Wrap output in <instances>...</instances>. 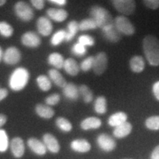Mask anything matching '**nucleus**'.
Instances as JSON below:
<instances>
[{"instance_id":"nucleus-1","label":"nucleus","mask_w":159,"mask_h":159,"mask_svg":"<svg viewBox=\"0 0 159 159\" xmlns=\"http://www.w3.org/2000/svg\"><path fill=\"white\" fill-rule=\"evenodd\" d=\"M143 50L149 64L159 66V39L152 35H146L143 39Z\"/></svg>"},{"instance_id":"nucleus-2","label":"nucleus","mask_w":159,"mask_h":159,"mask_svg":"<svg viewBox=\"0 0 159 159\" xmlns=\"http://www.w3.org/2000/svg\"><path fill=\"white\" fill-rule=\"evenodd\" d=\"M30 78V73L27 69L19 67L13 71L9 78V86L13 91H19L25 88Z\"/></svg>"},{"instance_id":"nucleus-3","label":"nucleus","mask_w":159,"mask_h":159,"mask_svg":"<svg viewBox=\"0 0 159 159\" xmlns=\"http://www.w3.org/2000/svg\"><path fill=\"white\" fill-rule=\"evenodd\" d=\"M91 18L96 21L97 27L103 29L107 26L114 23V20H113L112 16L109 13V11L104 7L98 5H94L90 10Z\"/></svg>"},{"instance_id":"nucleus-4","label":"nucleus","mask_w":159,"mask_h":159,"mask_svg":"<svg viewBox=\"0 0 159 159\" xmlns=\"http://www.w3.org/2000/svg\"><path fill=\"white\" fill-rule=\"evenodd\" d=\"M114 25L121 34L130 36L134 35L136 31L134 25L125 16H119L115 18Z\"/></svg>"},{"instance_id":"nucleus-5","label":"nucleus","mask_w":159,"mask_h":159,"mask_svg":"<svg viewBox=\"0 0 159 159\" xmlns=\"http://www.w3.org/2000/svg\"><path fill=\"white\" fill-rule=\"evenodd\" d=\"M16 15L23 21H30L34 17V12L32 7L25 2L20 1L14 6Z\"/></svg>"},{"instance_id":"nucleus-6","label":"nucleus","mask_w":159,"mask_h":159,"mask_svg":"<svg viewBox=\"0 0 159 159\" xmlns=\"http://www.w3.org/2000/svg\"><path fill=\"white\" fill-rule=\"evenodd\" d=\"M112 4L119 13L125 16L133 14L136 9L134 0H112Z\"/></svg>"},{"instance_id":"nucleus-7","label":"nucleus","mask_w":159,"mask_h":159,"mask_svg":"<svg viewBox=\"0 0 159 159\" xmlns=\"http://www.w3.org/2000/svg\"><path fill=\"white\" fill-rule=\"evenodd\" d=\"M108 56L104 52H100L97 53L94 57V66H93V70L97 75H102L106 71L108 67Z\"/></svg>"},{"instance_id":"nucleus-8","label":"nucleus","mask_w":159,"mask_h":159,"mask_svg":"<svg viewBox=\"0 0 159 159\" xmlns=\"http://www.w3.org/2000/svg\"><path fill=\"white\" fill-rule=\"evenodd\" d=\"M21 55L19 49L15 47H11L5 51L3 61L6 64L15 65L21 61Z\"/></svg>"},{"instance_id":"nucleus-9","label":"nucleus","mask_w":159,"mask_h":159,"mask_svg":"<svg viewBox=\"0 0 159 159\" xmlns=\"http://www.w3.org/2000/svg\"><path fill=\"white\" fill-rule=\"evenodd\" d=\"M103 37L107 41H110L111 43H117L120 41L122 38V34L120 33L115 26L114 23L107 26L102 29Z\"/></svg>"},{"instance_id":"nucleus-10","label":"nucleus","mask_w":159,"mask_h":159,"mask_svg":"<svg viewBox=\"0 0 159 159\" xmlns=\"http://www.w3.org/2000/svg\"><path fill=\"white\" fill-rule=\"evenodd\" d=\"M21 43L24 46L30 48H36L41 44V40L39 35L35 32H26L21 36Z\"/></svg>"},{"instance_id":"nucleus-11","label":"nucleus","mask_w":159,"mask_h":159,"mask_svg":"<svg viewBox=\"0 0 159 159\" xmlns=\"http://www.w3.org/2000/svg\"><path fill=\"white\" fill-rule=\"evenodd\" d=\"M97 142L99 148L105 152H111V151L114 150L116 145L114 139L112 137L108 136V134H105L99 135L97 139Z\"/></svg>"},{"instance_id":"nucleus-12","label":"nucleus","mask_w":159,"mask_h":159,"mask_svg":"<svg viewBox=\"0 0 159 159\" xmlns=\"http://www.w3.org/2000/svg\"><path fill=\"white\" fill-rule=\"evenodd\" d=\"M37 30L43 36H48L52 33L53 29L52 21L47 17H40L37 20Z\"/></svg>"},{"instance_id":"nucleus-13","label":"nucleus","mask_w":159,"mask_h":159,"mask_svg":"<svg viewBox=\"0 0 159 159\" xmlns=\"http://www.w3.org/2000/svg\"><path fill=\"white\" fill-rule=\"evenodd\" d=\"M11 149L12 153L16 158H19L22 157L25 150V144H24L22 139L19 137H16L12 139L11 142Z\"/></svg>"},{"instance_id":"nucleus-14","label":"nucleus","mask_w":159,"mask_h":159,"mask_svg":"<svg viewBox=\"0 0 159 159\" xmlns=\"http://www.w3.org/2000/svg\"><path fill=\"white\" fill-rule=\"evenodd\" d=\"M43 144L47 149L52 153H57L60 150V145L57 139L50 134H46L43 136Z\"/></svg>"},{"instance_id":"nucleus-15","label":"nucleus","mask_w":159,"mask_h":159,"mask_svg":"<svg viewBox=\"0 0 159 159\" xmlns=\"http://www.w3.org/2000/svg\"><path fill=\"white\" fill-rule=\"evenodd\" d=\"M27 145L33 152L39 156H43L47 152V148H46L45 144L35 138H30L28 139Z\"/></svg>"},{"instance_id":"nucleus-16","label":"nucleus","mask_w":159,"mask_h":159,"mask_svg":"<svg viewBox=\"0 0 159 159\" xmlns=\"http://www.w3.org/2000/svg\"><path fill=\"white\" fill-rule=\"evenodd\" d=\"M47 14L49 19L56 22H62L68 17V13L64 9L49 8L47 10Z\"/></svg>"},{"instance_id":"nucleus-17","label":"nucleus","mask_w":159,"mask_h":159,"mask_svg":"<svg viewBox=\"0 0 159 159\" xmlns=\"http://www.w3.org/2000/svg\"><path fill=\"white\" fill-rule=\"evenodd\" d=\"M63 93L67 99L71 100H77L80 96L79 88L72 83H67L65 87H63Z\"/></svg>"},{"instance_id":"nucleus-18","label":"nucleus","mask_w":159,"mask_h":159,"mask_svg":"<svg viewBox=\"0 0 159 159\" xmlns=\"http://www.w3.org/2000/svg\"><path fill=\"white\" fill-rule=\"evenodd\" d=\"M80 66L75 59L68 58L65 60L63 64V69L67 74L71 76H77L80 71Z\"/></svg>"},{"instance_id":"nucleus-19","label":"nucleus","mask_w":159,"mask_h":159,"mask_svg":"<svg viewBox=\"0 0 159 159\" xmlns=\"http://www.w3.org/2000/svg\"><path fill=\"white\" fill-rule=\"evenodd\" d=\"M145 67L144 60L140 55H135L131 57L130 61V68L134 73H141L144 71Z\"/></svg>"},{"instance_id":"nucleus-20","label":"nucleus","mask_w":159,"mask_h":159,"mask_svg":"<svg viewBox=\"0 0 159 159\" xmlns=\"http://www.w3.org/2000/svg\"><path fill=\"white\" fill-rule=\"evenodd\" d=\"M71 148L77 152H87L91 150V144L85 139H75L71 143Z\"/></svg>"},{"instance_id":"nucleus-21","label":"nucleus","mask_w":159,"mask_h":159,"mask_svg":"<svg viewBox=\"0 0 159 159\" xmlns=\"http://www.w3.org/2000/svg\"><path fill=\"white\" fill-rule=\"evenodd\" d=\"M48 75L52 82L54 83L55 85H56L57 86L60 87V88H63L67 84L64 77H63V75L56 69H49L48 71Z\"/></svg>"},{"instance_id":"nucleus-22","label":"nucleus","mask_w":159,"mask_h":159,"mask_svg":"<svg viewBox=\"0 0 159 159\" xmlns=\"http://www.w3.org/2000/svg\"><path fill=\"white\" fill-rule=\"evenodd\" d=\"M132 125L130 122H126L115 128L114 130V136L118 139L125 138L128 136L132 131Z\"/></svg>"},{"instance_id":"nucleus-23","label":"nucleus","mask_w":159,"mask_h":159,"mask_svg":"<svg viewBox=\"0 0 159 159\" xmlns=\"http://www.w3.org/2000/svg\"><path fill=\"white\" fill-rule=\"evenodd\" d=\"M102 125V122L97 117H88L82 121L80 127L83 130H89L91 129H97Z\"/></svg>"},{"instance_id":"nucleus-24","label":"nucleus","mask_w":159,"mask_h":159,"mask_svg":"<svg viewBox=\"0 0 159 159\" xmlns=\"http://www.w3.org/2000/svg\"><path fill=\"white\" fill-rule=\"evenodd\" d=\"M128 116L124 112H117L109 117L108 123L111 127H116L127 122Z\"/></svg>"},{"instance_id":"nucleus-25","label":"nucleus","mask_w":159,"mask_h":159,"mask_svg":"<svg viewBox=\"0 0 159 159\" xmlns=\"http://www.w3.org/2000/svg\"><path fill=\"white\" fill-rule=\"evenodd\" d=\"M35 112L40 117L43 119H50L54 116L55 111L49 105L38 104L35 106Z\"/></svg>"},{"instance_id":"nucleus-26","label":"nucleus","mask_w":159,"mask_h":159,"mask_svg":"<svg viewBox=\"0 0 159 159\" xmlns=\"http://www.w3.org/2000/svg\"><path fill=\"white\" fill-rule=\"evenodd\" d=\"M48 63L49 65L52 66L57 69H61L63 68V64H64L65 60L63 58V55L60 53L53 52L49 55L48 57Z\"/></svg>"},{"instance_id":"nucleus-27","label":"nucleus","mask_w":159,"mask_h":159,"mask_svg":"<svg viewBox=\"0 0 159 159\" xmlns=\"http://www.w3.org/2000/svg\"><path fill=\"white\" fill-rule=\"evenodd\" d=\"M79 30V23L77 21H71L67 25V30L66 31V41H70L74 39Z\"/></svg>"},{"instance_id":"nucleus-28","label":"nucleus","mask_w":159,"mask_h":159,"mask_svg":"<svg viewBox=\"0 0 159 159\" xmlns=\"http://www.w3.org/2000/svg\"><path fill=\"white\" fill-rule=\"evenodd\" d=\"M36 82L39 89L43 91H48L52 88L51 80L49 79V77L46 76V75H39L37 77Z\"/></svg>"},{"instance_id":"nucleus-29","label":"nucleus","mask_w":159,"mask_h":159,"mask_svg":"<svg viewBox=\"0 0 159 159\" xmlns=\"http://www.w3.org/2000/svg\"><path fill=\"white\" fill-rule=\"evenodd\" d=\"M94 110L99 114H104L107 111V100L103 96L97 97L94 102Z\"/></svg>"},{"instance_id":"nucleus-30","label":"nucleus","mask_w":159,"mask_h":159,"mask_svg":"<svg viewBox=\"0 0 159 159\" xmlns=\"http://www.w3.org/2000/svg\"><path fill=\"white\" fill-rule=\"evenodd\" d=\"M98 28L96 21L92 18L83 19L79 23V30L80 31H87Z\"/></svg>"},{"instance_id":"nucleus-31","label":"nucleus","mask_w":159,"mask_h":159,"mask_svg":"<svg viewBox=\"0 0 159 159\" xmlns=\"http://www.w3.org/2000/svg\"><path fill=\"white\" fill-rule=\"evenodd\" d=\"M80 94L82 95L83 101L85 103H89L93 100L92 91L86 85H81L79 87Z\"/></svg>"},{"instance_id":"nucleus-32","label":"nucleus","mask_w":159,"mask_h":159,"mask_svg":"<svg viewBox=\"0 0 159 159\" xmlns=\"http://www.w3.org/2000/svg\"><path fill=\"white\" fill-rule=\"evenodd\" d=\"M56 125L60 130L64 132H69L72 129V125L68 119L63 118V117H58L56 119Z\"/></svg>"},{"instance_id":"nucleus-33","label":"nucleus","mask_w":159,"mask_h":159,"mask_svg":"<svg viewBox=\"0 0 159 159\" xmlns=\"http://www.w3.org/2000/svg\"><path fill=\"white\" fill-rule=\"evenodd\" d=\"M66 33V32L65 30H60L57 31L51 39L50 43H52V45L58 46L59 44H61L63 41H65Z\"/></svg>"},{"instance_id":"nucleus-34","label":"nucleus","mask_w":159,"mask_h":159,"mask_svg":"<svg viewBox=\"0 0 159 159\" xmlns=\"http://www.w3.org/2000/svg\"><path fill=\"white\" fill-rule=\"evenodd\" d=\"M13 34V28L6 21H0V35L5 38H9Z\"/></svg>"},{"instance_id":"nucleus-35","label":"nucleus","mask_w":159,"mask_h":159,"mask_svg":"<svg viewBox=\"0 0 159 159\" xmlns=\"http://www.w3.org/2000/svg\"><path fill=\"white\" fill-rule=\"evenodd\" d=\"M145 125L150 130H159V116H152L149 117L145 122Z\"/></svg>"},{"instance_id":"nucleus-36","label":"nucleus","mask_w":159,"mask_h":159,"mask_svg":"<svg viewBox=\"0 0 159 159\" xmlns=\"http://www.w3.org/2000/svg\"><path fill=\"white\" fill-rule=\"evenodd\" d=\"M94 56H89L86 58H85L83 61L81 62L80 66V69L83 71H89L91 70V69H93V66H94Z\"/></svg>"},{"instance_id":"nucleus-37","label":"nucleus","mask_w":159,"mask_h":159,"mask_svg":"<svg viewBox=\"0 0 159 159\" xmlns=\"http://www.w3.org/2000/svg\"><path fill=\"white\" fill-rule=\"evenodd\" d=\"M71 52H72L75 55H76V56L82 57L83 55L86 54V47H85L84 45L77 42V43H75V44L72 47V48H71Z\"/></svg>"},{"instance_id":"nucleus-38","label":"nucleus","mask_w":159,"mask_h":159,"mask_svg":"<svg viewBox=\"0 0 159 159\" xmlns=\"http://www.w3.org/2000/svg\"><path fill=\"white\" fill-rule=\"evenodd\" d=\"M8 148V138L4 130H0V152H5Z\"/></svg>"},{"instance_id":"nucleus-39","label":"nucleus","mask_w":159,"mask_h":159,"mask_svg":"<svg viewBox=\"0 0 159 159\" xmlns=\"http://www.w3.org/2000/svg\"><path fill=\"white\" fill-rule=\"evenodd\" d=\"M78 43L84 45L85 47H91L95 43L94 39L89 35H82L78 38Z\"/></svg>"},{"instance_id":"nucleus-40","label":"nucleus","mask_w":159,"mask_h":159,"mask_svg":"<svg viewBox=\"0 0 159 159\" xmlns=\"http://www.w3.org/2000/svg\"><path fill=\"white\" fill-rule=\"evenodd\" d=\"M60 99H61V97L58 94H53L52 95H49L45 99V102L47 105H55L59 102Z\"/></svg>"},{"instance_id":"nucleus-41","label":"nucleus","mask_w":159,"mask_h":159,"mask_svg":"<svg viewBox=\"0 0 159 159\" xmlns=\"http://www.w3.org/2000/svg\"><path fill=\"white\" fill-rule=\"evenodd\" d=\"M145 6L152 10H156L159 7V0H143Z\"/></svg>"},{"instance_id":"nucleus-42","label":"nucleus","mask_w":159,"mask_h":159,"mask_svg":"<svg viewBox=\"0 0 159 159\" xmlns=\"http://www.w3.org/2000/svg\"><path fill=\"white\" fill-rule=\"evenodd\" d=\"M32 5L37 10H41L44 7L45 0H30Z\"/></svg>"},{"instance_id":"nucleus-43","label":"nucleus","mask_w":159,"mask_h":159,"mask_svg":"<svg viewBox=\"0 0 159 159\" xmlns=\"http://www.w3.org/2000/svg\"><path fill=\"white\" fill-rule=\"evenodd\" d=\"M152 92L155 97L159 101V80L155 83L152 85Z\"/></svg>"},{"instance_id":"nucleus-44","label":"nucleus","mask_w":159,"mask_h":159,"mask_svg":"<svg viewBox=\"0 0 159 159\" xmlns=\"http://www.w3.org/2000/svg\"><path fill=\"white\" fill-rule=\"evenodd\" d=\"M150 159H159V145L156 147L151 154Z\"/></svg>"},{"instance_id":"nucleus-45","label":"nucleus","mask_w":159,"mask_h":159,"mask_svg":"<svg viewBox=\"0 0 159 159\" xmlns=\"http://www.w3.org/2000/svg\"><path fill=\"white\" fill-rule=\"evenodd\" d=\"M8 95V91L6 89H0V101L3 100Z\"/></svg>"},{"instance_id":"nucleus-46","label":"nucleus","mask_w":159,"mask_h":159,"mask_svg":"<svg viewBox=\"0 0 159 159\" xmlns=\"http://www.w3.org/2000/svg\"><path fill=\"white\" fill-rule=\"evenodd\" d=\"M48 1L50 2L56 4V5H60V6L65 5L67 2L66 0H48Z\"/></svg>"},{"instance_id":"nucleus-47","label":"nucleus","mask_w":159,"mask_h":159,"mask_svg":"<svg viewBox=\"0 0 159 159\" xmlns=\"http://www.w3.org/2000/svg\"><path fill=\"white\" fill-rule=\"evenodd\" d=\"M6 122H7V116L5 115L0 114V128H2Z\"/></svg>"},{"instance_id":"nucleus-48","label":"nucleus","mask_w":159,"mask_h":159,"mask_svg":"<svg viewBox=\"0 0 159 159\" xmlns=\"http://www.w3.org/2000/svg\"><path fill=\"white\" fill-rule=\"evenodd\" d=\"M3 51H2V49L0 47V61H2V59L3 58Z\"/></svg>"},{"instance_id":"nucleus-49","label":"nucleus","mask_w":159,"mask_h":159,"mask_svg":"<svg viewBox=\"0 0 159 159\" xmlns=\"http://www.w3.org/2000/svg\"><path fill=\"white\" fill-rule=\"evenodd\" d=\"M7 0H0V6H2L5 4Z\"/></svg>"}]
</instances>
